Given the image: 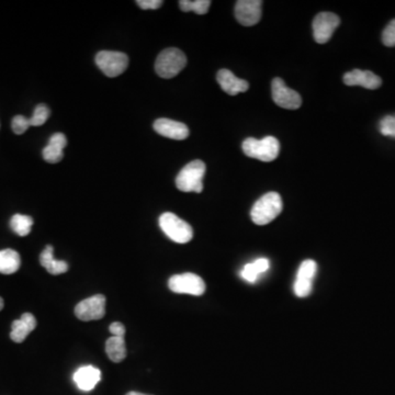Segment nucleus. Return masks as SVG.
<instances>
[{
	"label": "nucleus",
	"mask_w": 395,
	"mask_h": 395,
	"mask_svg": "<svg viewBox=\"0 0 395 395\" xmlns=\"http://www.w3.org/2000/svg\"><path fill=\"white\" fill-rule=\"evenodd\" d=\"M282 196L278 192H268L255 203L250 211V218L257 226H267L282 212Z\"/></svg>",
	"instance_id": "nucleus-1"
},
{
	"label": "nucleus",
	"mask_w": 395,
	"mask_h": 395,
	"mask_svg": "<svg viewBox=\"0 0 395 395\" xmlns=\"http://www.w3.org/2000/svg\"><path fill=\"white\" fill-rule=\"evenodd\" d=\"M187 65V57L183 50L179 48H165L155 62V71L159 77L169 78L175 77L183 71Z\"/></svg>",
	"instance_id": "nucleus-2"
},
{
	"label": "nucleus",
	"mask_w": 395,
	"mask_h": 395,
	"mask_svg": "<svg viewBox=\"0 0 395 395\" xmlns=\"http://www.w3.org/2000/svg\"><path fill=\"white\" fill-rule=\"evenodd\" d=\"M241 149L245 155L261 162H273L278 157L280 151V143L273 136H266L263 140L248 138L243 142Z\"/></svg>",
	"instance_id": "nucleus-3"
},
{
	"label": "nucleus",
	"mask_w": 395,
	"mask_h": 395,
	"mask_svg": "<svg viewBox=\"0 0 395 395\" xmlns=\"http://www.w3.org/2000/svg\"><path fill=\"white\" fill-rule=\"evenodd\" d=\"M205 174V164L196 159L187 164L176 177V186L183 192H196L203 190V177Z\"/></svg>",
	"instance_id": "nucleus-4"
},
{
	"label": "nucleus",
	"mask_w": 395,
	"mask_h": 395,
	"mask_svg": "<svg viewBox=\"0 0 395 395\" xmlns=\"http://www.w3.org/2000/svg\"><path fill=\"white\" fill-rule=\"evenodd\" d=\"M159 226L172 241L178 244H186L194 237L192 228L174 213H163L159 218Z\"/></svg>",
	"instance_id": "nucleus-5"
},
{
	"label": "nucleus",
	"mask_w": 395,
	"mask_h": 395,
	"mask_svg": "<svg viewBox=\"0 0 395 395\" xmlns=\"http://www.w3.org/2000/svg\"><path fill=\"white\" fill-rule=\"evenodd\" d=\"M95 64L108 77H117L129 65L127 54L117 50H101L95 55Z\"/></svg>",
	"instance_id": "nucleus-6"
},
{
	"label": "nucleus",
	"mask_w": 395,
	"mask_h": 395,
	"mask_svg": "<svg viewBox=\"0 0 395 395\" xmlns=\"http://www.w3.org/2000/svg\"><path fill=\"white\" fill-rule=\"evenodd\" d=\"M168 286L175 293L196 295V297H199L205 292V284L203 279L196 273H186L175 275L169 279Z\"/></svg>",
	"instance_id": "nucleus-7"
},
{
	"label": "nucleus",
	"mask_w": 395,
	"mask_h": 395,
	"mask_svg": "<svg viewBox=\"0 0 395 395\" xmlns=\"http://www.w3.org/2000/svg\"><path fill=\"white\" fill-rule=\"evenodd\" d=\"M271 95L277 106L284 109L297 110L302 106V98L299 93L286 87L284 80L275 78L271 82Z\"/></svg>",
	"instance_id": "nucleus-8"
},
{
	"label": "nucleus",
	"mask_w": 395,
	"mask_h": 395,
	"mask_svg": "<svg viewBox=\"0 0 395 395\" xmlns=\"http://www.w3.org/2000/svg\"><path fill=\"white\" fill-rule=\"evenodd\" d=\"M106 314V297L95 295L78 303L75 308V315L80 321L89 322L101 320Z\"/></svg>",
	"instance_id": "nucleus-9"
},
{
	"label": "nucleus",
	"mask_w": 395,
	"mask_h": 395,
	"mask_svg": "<svg viewBox=\"0 0 395 395\" xmlns=\"http://www.w3.org/2000/svg\"><path fill=\"white\" fill-rule=\"evenodd\" d=\"M340 24V17L333 12H321L313 20L314 40L320 44H325L331 40L335 30Z\"/></svg>",
	"instance_id": "nucleus-10"
},
{
	"label": "nucleus",
	"mask_w": 395,
	"mask_h": 395,
	"mask_svg": "<svg viewBox=\"0 0 395 395\" xmlns=\"http://www.w3.org/2000/svg\"><path fill=\"white\" fill-rule=\"evenodd\" d=\"M318 273V265L312 259L304 260L301 264L300 268L297 270V279H295V293L297 297H309L313 289V282Z\"/></svg>",
	"instance_id": "nucleus-11"
},
{
	"label": "nucleus",
	"mask_w": 395,
	"mask_h": 395,
	"mask_svg": "<svg viewBox=\"0 0 395 395\" xmlns=\"http://www.w3.org/2000/svg\"><path fill=\"white\" fill-rule=\"evenodd\" d=\"M261 7L263 1L260 0H239L235 5V18L241 26L252 27L261 18Z\"/></svg>",
	"instance_id": "nucleus-12"
},
{
	"label": "nucleus",
	"mask_w": 395,
	"mask_h": 395,
	"mask_svg": "<svg viewBox=\"0 0 395 395\" xmlns=\"http://www.w3.org/2000/svg\"><path fill=\"white\" fill-rule=\"evenodd\" d=\"M154 130L159 136L173 140H186L189 136V129L185 123L178 122L174 120L157 119L154 122Z\"/></svg>",
	"instance_id": "nucleus-13"
},
{
	"label": "nucleus",
	"mask_w": 395,
	"mask_h": 395,
	"mask_svg": "<svg viewBox=\"0 0 395 395\" xmlns=\"http://www.w3.org/2000/svg\"><path fill=\"white\" fill-rule=\"evenodd\" d=\"M344 82L347 86H361L366 89H378L381 87L382 80L378 75L370 71L353 69L344 75Z\"/></svg>",
	"instance_id": "nucleus-14"
},
{
	"label": "nucleus",
	"mask_w": 395,
	"mask_h": 395,
	"mask_svg": "<svg viewBox=\"0 0 395 395\" xmlns=\"http://www.w3.org/2000/svg\"><path fill=\"white\" fill-rule=\"evenodd\" d=\"M217 80H218L219 85L222 88V91L230 95L245 93L250 88V84L246 80L237 77L228 69H221V71H219L218 75H217Z\"/></svg>",
	"instance_id": "nucleus-15"
},
{
	"label": "nucleus",
	"mask_w": 395,
	"mask_h": 395,
	"mask_svg": "<svg viewBox=\"0 0 395 395\" xmlns=\"http://www.w3.org/2000/svg\"><path fill=\"white\" fill-rule=\"evenodd\" d=\"M100 380V370L93 366L80 367L74 374V381L77 385L78 389L86 392L95 389Z\"/></svg>",
	"instance_id": "nucleus-16"
},
{
	"label": "nucleus",
	"mask_w": 395,
	"mask_h": 395,
	"mask_svg": "<svg viewBox=\"0 0 395 395\" xmlns=\"http://www.w3.org/2000/svg\"><path fill=\"white\" fill-rule=\"evenodd\" d=\"M67 140L66 136L63 133H55L50 136V141L46 149H43V158L50 164H56L61 162L63 159V149L66 147Z\"/></svg>",
	"instance_id": "nucleus-17"
},
{
	"label": "nucleus",
	"mask_w": 395,
	"mask_h": 395,
	"mask_svg": "<svg viewBox=\"0 0 395 395\" xmlns=\"http://www.w3.org/2000/svg\"><path fill=\"white\" fill-rule=\"evenodd\" d=\"M11 327V340L15 342H24L28 335L37 327V320L31 313H24L20 320L14 321Z\"/></svg>",
	"instance_id": "nucleus-18"
},
{
	"label": "nucleus",
	"mask_w": 395,
	"mask_h": 395,
	"mask_svg": "<svg viewBox=\"0 0 395 395\" xmlns=\"http://www.w3.org/2000/svg\"><path fill=\"white\" fill-rule=\"evenodd\" d=\"M54 248L52 245L43 250L40 255V263L50 275H61L68 270V264L64 260H57L54 258Z\"/></svg>",
	"instance_id": "nucleus-19"
},
{
	"label": "nucleus",
	"mask_w": 395,
	"mask_h": 395,
	"mask_svg": "<svg viewBox=\"0 0 395 395\" xmlns=\"http://www.w3.org/2000/svg\"><path fill=\"white\" fill-rule=\"evenodd\" d=\"M269 267H270V264H269V260L267 258H259V259L255 260L252 263L244 266V268L241 269V278L250 284H254V282H257L261 273L268 270Z\"/></svg>",
	"instance_id": "nucleus-20"
},
{
	"label": "nucleus",
	"mask_w": 395,
	"mask_h": 395,
	"mask_svg": "<svg viewBox=\"0 0 395 395\" xmlns=\"http://www.w3.org/2000/svg\"><path fill=\"white\" fill-rule=\"evenodd\" d=\"M21 265L20 255L14 250H0V273L11 275L17 273Z\"/></svg>",
	"instance_id": "nucleus-21"
},
{
	"label": "nucleus",
	"mask_w": 395,
	"mask_h": 395,
	"mask_svg": "<svg viewBox=\"0 0 395 395\" xmlns=\"http://www.w3.org/2000/svg\"><path fill=\"white\" fill-rule=\"evenodd\" d=\"M106 353L110 360L113 362H121L127 357V346L125 337H110L106 342Z\"/></svg>",
	"instance_id": "nucleus-22"
},
{
	"label": "nucleus",
	"mask_w": 395,
	"mask_h": 395,
	"mask_svg": "<svg viewBox=\"0 0 395 395\" xmlns=\"http://www.w3.org/2000/svg\"><path fill=\"white\" fill-rule=\"evenodd\" d=\"M33 219L29 215L15 214L10 220V228L19 237H27L31 232Z\"/></svg>",
	"instance_id": "nucleus-23"
},
{
	"label": "nucleus",
	"mask_w": 395,
	"mask_h": 395,
	"mask_svg": "<svg viewBox=\"0 0 395 395\" xmlns=\"http://www.w3.org/2000/svg\"><path fill=\"white\" fill-rule=\"evenodd\" d=\"M211 1L210 0H181L179 7L185 12L194 11L196 15H205L209 11Z\"/></svg>",
	"instance_id": "nucleus-24"
},
{
	"label": "nucleus",
	"mask_w": 395,
	"mask_h": 395,
	"mask_svg": "<svg viewBox=\"0 0 395 395\" xmlns=\"http://www.w3.org/2000/svg\"><path fill=\"white\" fill-rule=\"evenodd\" d=\"M50 111L46 104H39L33 112V116L30 118V123L31 127H40L48 121L50 117Z\"/></svg>",
	"instance_id": "nucleus-25"
},
{
	"label": "nucleus",
	"mask_w": 395,
	"mask_h": 395,
	"mask_svg": "<svg viewBox=\"0 0 395 395\" xmlns=\"http://www.w3.org/2000/svg\"><path fill=\"white\" fill-rule=\"evenodd\" d=\"M379 131L382 136L395 138V116H387L380 121Z\"/></svg>",
	"instance_id": "nucleus-26"
},
{
	"label": "nucleus",
	"mask_w": 395,
	"mask_h": 395,
	"mask_svg": "<svg viewBox=\"0 0 395 395\" xmlns=\"http://www.w3.org/2000/svg\"><path fill=\"white\" fill-rule=\"evenodd\" d=\"M31 127V123H30V119L24 117V116H17L12 119V122H11V127H12V131H14L16 134L20 136V134H24L26 131Z\"/></svg>",
	"instance_id": "nucleus-27"
},
{
	"label": "nucleus",
	"mask_w": 395,
	"mask_h": 395,
	"mask_svg": "<svg viewBox=\"0 0 395 395\" xmlns=\"http://www.w3.org/2000/svg\"><path fill=\"white\" fill-rule=\"evenodd\" d=\"M382 42L385 46L393 48L395 46V19L387 24V28L382 33Z\"/></svg>",
	"instance_id": "nucleus-28"
},
{
	"label": "nucleus",
	"mask_w": 395,
	"mask_h": 395,
	"mask_svg": "<svg viewBox=\"0 0 395 395\" xmlns=\"http://www.w3.org/2000/svg\"><path fill=\"white\" fill-rule=\"evenodd\" d=\"M136 3L140 8L144 10H155V9L160 8L164 3L162 0H138Z\"/></svg>",
	"instance_id": "nucleus-29"
},
{
	"label": "nucleus",
	"mask_w": 395,
	"mask_h": 395,
	"mask_svg": "<svg viewBox=\"0 0 395 395\" xmlns=\"http://www.w3.org/2000/svg\"><path fill=\"white\" fill-rule=\"evenodd\" d=\"M109 331L110 333H111L112 336L125 337V327L122 323L114 322V323H112L111 325H110Z\"/></svg>",
	"instance_id": "nucleus-30"
},
{
	"label": "nucleus",
	"mask_w": 395,
	"mask_h": 395,
	"mask_svg": "<svg viewBox=\"0 0 395 395\" xmlns=\"http://www.w3.org/2000/svg\"><path fill=\"white\" fill-rule=\"evenodd\" d=\"M127 395H149V394H143V393L134 392V391H132V392L127 393Z\"/></svg>",
	"instance_id": "nucleus-31"
},
{
	"label": "nucleus",
	"mask_w": 395,
	"mask_h": 395,
	"mask_svg": "<svg viewBox=\"0 0 395 395\" xmlns=\"http://www.w3.org/2000/svg\"><path fill=\"white\" fill-rule=\"evenodd\" d=\"M3 305H5V303H3V299H1V297H0V311L3 310Z\"/></svg>",
	"instance_id": "nucleus-32"
}]
</instances>
